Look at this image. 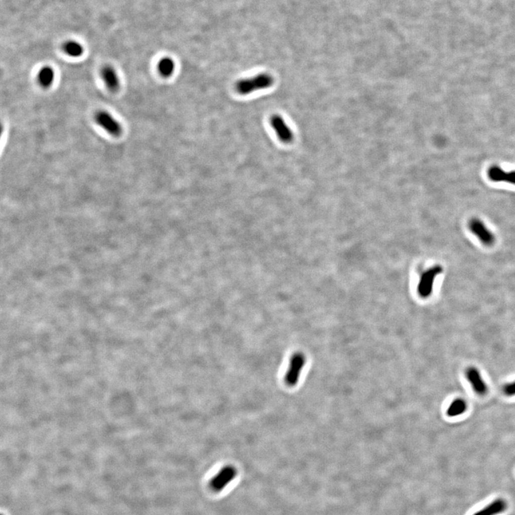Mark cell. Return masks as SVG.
<instances>
[{"label": "cell", "instance_id": "obj_1", "mask_svg": "<svg viewBox=\"0 0 515 515\" xmlns=\"http://www.w3.org/2000/svg\"><path fill=\"white\" fill-rule=\"evenodd\" d=\"M274 82L272 75L267 73H261L250 78L239 80L235 85V89L240 95H248L255 91L269 88L274 84Z\"/></svg>", "mask_w": 515, "mask_h": 515}, {"label": "cell", "instance_id": "obj_2", "mask_svg": "<svg viewBox=\"0 0 515 515\" xmlns=\"http://www.w3.org/2000/svg\"><path fill=\"white\" fill-rule=\"evenodd\" d=\"M306 363V356L303 353L296 352L291 356L289 368L284 376V381L288 387H294L297 385Z\"/></svg>", "mask_w": 515, "mask_h": 515}, {"label": "cell", "instance_id": "obj_3", "mask_svg": "<svg viewBox=\"0 0 515 515\" xmlns=\"http://www.w3.org/2000/svg\"><path fill=\"white\" fill-rule=\"evenodd\" d=\"M466 379L472 387L473 392L479 397H485L489 392V387L482 376V372L475 366H470L465 370Z\"/></svg>", "mask_w": 515, "mask_h": 515}, {"label": "cell", "instance_id": "obj_4", "mask_svg": "<svg viewBox=\"0 0 515 515\" xmlns=\"http://www.w3.org/2000/svg\"><path fill=\"white\" fill-rule=\"evenodd\" d=\"M95 120L100 127L112 136H119L122 132V127L117 119L106 111H99L95 115Z\"/></svg>", "mask_w": 515, "mask_h": 515}, {"label": "cell", "instance_id": "obj_5", "mask_svg": "<svg viewBox=\"0 0 515 515\" xmlns=\"http://www.w3.org/2000/svg\"><path fill=\"white\" fill-rule=\"evenodd\" d=\"M469 230L484 245H490L495 241V237L484 223L478 218H473L469 223Z\"/></svg>", "mask_w": 515, "mask_h": 515}, {"label": "cell", "instance_id": "obj_6", "mask_svg": "<svg viewBox=\"0 0 515 515\" xmlns=\"http://www.w3.org/2000/svg\"><path fill=\"white\" fill-rule=\"evenodd\" d=\"M237 470L233 466H225L211 479L210 487L213 491H220L230 484L236 477Z\"/></svg>", "mask_w": 515, "mask_h": 515}, {"label": "cell", "instance_id": "obj_7", "mask_svg": "<svg viewBox=\"0 0 515 515\" xmlns=\"http://www.w3.org/2000/svg\"><path fill=\"white\" fill-rule=\"evenodd\" d=\"M271 124L277 137L282 143H290L294 140V134L285 119L279 114H274L271 118Z\"/></svg>", "mask_w": 515, "mask_h": 515}, {"label": "cell", "instance_id": "obj_8", "mask_svg": "<svg viewBox=\"0 0 515 515\" xmlns=\"http://www.w3.org/2000/svg\"><path fill=\"white\" fill-rule=\"evenodd\" d=\"M442 269L440 267H436L429 269L424 274L422 278L420 285V293L422 296H428L432 293V288L436 277L442 273Z\"/></svg>", "mask_w": 515, "mask_h": 515}, {"label": "cell", "instance_id": "obj_9", "mask_svg": "<svg viewBox=\"0 0 515 515\" xmlns=\"http://www.w3.org/2000/svg\"><path fill=\"white\" fill-rule=\"evenodd\" d=\"M488 176L494 182H504L515 185V171L507 172L498 166H492L488 171Z\"/></svg>", "mask_w": 515, "mask_h": 515}, {"label": "cell", "instance_id": "obj_10", "mask_svg": "<svg viewBox=\"0 0 515 515\" xmlns=\"http://www.w3.org/2000/svg\"><path fill=\"white\" fill-rule=\"evenodd\" d=\"M101 76L102 77L106 87L111 91H116L119 87V80L118 75L115 70L111 66L104 67L101 71Z\"/></svg>", "mask_w": 515, "mask_h": 515}, {"label": "cell", "instance_id": "obj_11", "mask_svg": "<svg viewBox=\"0 0 515 515\" xmlns=\"http://www.w3.org/2000/svg\"><path fill=\"white\" fill-rule=\"evenodd\" d=\"M468 403L464 399L458 397L449 404L447 410V415L449 417H459L466 413L468 410Z\"/></svg>", "mask_w": 515, "mask_h": 515}, {"label": "cell", "instance_id": "obj_12", "mask_svg": "<svg viewBox=\"0 0 515 515\" xmlns=\"http://www.w3.org/2000/svg\"><path fill=\"white\" fill-rule=\"evenodd\" d=\"M55 71L51 67H42L41 70L38 72V82L44 88H48V87H51L55 81Z\"/></svg>", "mask_w": 515, "mask_h": 515}, {"label": "cell", "instance_id": "obj_13", "mask_svg": "<svg viewBox=\"0 0 515 515\" xmlns=\"http://www.w3.org/2000/svg\"><path fill=\"white\" fill-rule=\"evenodd\" d=\"M175 62L169 57H164L158 62V70L161 76L169 77L175 71Z\"/></svg>", "mask_w": 515, "mask_h": 515}, {"label": "cell", "instance_id": "obj_14", "mask_svg": "<svg viewBox=\"0 0 515 515\" xmlns=\"http://www.w3.org/2000/svg\"><path fill=\"white\" fill-rule=\"evenodd\" d=\"M63 50L70 56L78 57L84 53V48L81 44L75 41H68L64 44Z\"/></svg>", "mask_w": 515, "mask_h": 515}, {"label": "cell", "instance_id": "obj_15", "mask_svg": "<svg viewBox=\"0 0 515 515\" xmlns=\"http://www.w3.org/2000/svg\"><path fill=\"white\" fill-rule=\"evenodd\" d=\"M504 508H505V503L503 501L498 500L488 506L487 508H484L482 511H479V512L474 515H491L496 514V513H499L504 510Z\"/></svg>", "mask_w": 515, "mask_h": 515}, {"label": "cell", "instance_id": "obj_16", "mask_svg": "<svg viewBox=\"0 0 515 515\" xmlns=\"http://www.w3.org/2000/svg\"><path fill=\"white\" fill-rule=\"evenodd\" d=\"M503 395L507 397H515V380L507 382L501 388Z\"/></svg>", "mask_w": 515, "mask_h": 515}]
</instances>
